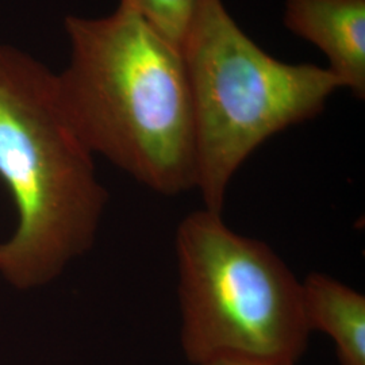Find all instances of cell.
<instances>
[{"instance_id":"6da1fadb","label":"cell","mask_w":365,"mask_h":365,"mask_svg":"<svg viewBox=\"0 0 365 365\" xmlns=\"http://www.w3.org/2000/svg\"><path fill=\"white\" fill-rule=\"evenodd\" d=\"M69 60L57 73L72 125L95 155L160 195L195 190V125L178 45L118 4L64 21Z\"/></svg>"},{"instance_id":"7a4b0ae2","label":"cell","mask_w":365,"mask_h":365,"mask_svg":"<svg viewBox=\"0 0 365 365\" xmlns=\"http://www.w3.org/2000/svg\"><path fill=\"white\" fill-rule=\"evenodd\" d=\"M93 153L63 105L57 73L0 42V180L16 210L0 242V277L19 291L45 287L96 241L108 194Z\"/></svg>"},{"instance_id":"3957f363","label":"cell","mask_w":365,"mask_h":365,"mask_svg":"<svg viewBox=\"0 0 365 365\" xmlns=\"http://www.w3.org/2000/svg\"><path fill=\"white\" fill-rule=\"evenodd\" d=\"M195 125V190L222 212L229 185L272 135L317 117L342 88L327 68L264 52L222 0H196L182 38Z\"/></svg>"},{"instance_id":"277c9868","label":"cell","mask_w":365,"mask_h":365,"mask_svg":"<svg viewBox=\"0 0 365 365\" xmlns=\"http://www.w3.org/2000/svg\"><path fill=\"white\" fill-rule=\"evenodd\" d=\"M175 253L180 345L190 365L298 364L312 336L302 282L274 249L203 207L179 223Z\"/></svg>"},{"instance_id":"5b68a950","label":"cell","mask_w":365,"mask_h":365,"mask_svg":"<svg viewBox=\"0 0 365 365\" xmlns=\"http://www.w3.org/2000/svg\"><path fill=\"white\" fill-rule=\"evenodd\" d=\"M284 26L325 54L342 88L365 96V0H286Z\"/></svg>"},{"instance_id":"8992f818","label":"cell","mask_w":365,"mask_h":365,"mask_svg":"<svg viewBox=\"0 0 365 365\" xmlns=\"http://www.w3.org/2000/svg\"><path fill=\"white\" fill-rule=\"evenodd\" d=\"M309 327L333 339L339 365H365V297L321 272L302 280Z\"/></svg>"},{"instance_id":"52a82bcc","label":"cell","mask_w":365,"mask_h":365,"mask_svg":"<svg viewBox=\"0 0 365 365\" xmlns=\"http://www.w3.org/2000/svg\"><path fill=\"white\" fill-rule=\"evenodd\" d=\"M196 0H119V4L140 14L179 48L190 25Z\"/></svg>"},{"instance_id":"ba28073f","label":"cell","mask_w":365,"mask_h":365,"mask_svg":"<svg viewBox=\"0 0 365 365\" xmlns=\"http://www.w3.org/2000/svg\"><path fill=\"white\" fill-rule=\"evenodd\" d=\"M196 365H298L284 364V363H264V361H249V360H214L209 363Z\"/></svg>"}]
</instances>
